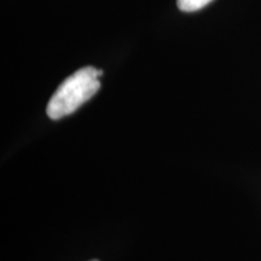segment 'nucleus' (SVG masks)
I'll list each match as a JSON object with an SVG mask.
<instances>
[{
  "label": "nucleus",
  "instance_id": "nucleus-1",
  "mask_svg": "<svg viewBox=\"0 0 261 261\" xmlns=\"http://www.w3.org/2000/svg\"><path fill=\"white\" fill-rule=\"evenodd\" d=\"M100 75H103L102 70L93 67H85L67 77L52 94L47 104L48 117L60 120L76 112L98 92L100 87Z\"/></svg>",
  "mask_w": 261,
  "mask_h": 261
},
{
  "label": "nucleus",
  "instance_id": "nucleus-2",
  "mask_svg": "<svg viewBox=\"0 0 261 261\" xmlns=\"http://www.w3.org/2000/svg\"><path fill=\"white\" fill-rule=\"evenodd\" d=\"M213 0H177L178 8L184 12H194L203 9Z\"/></svg>",
  "mask_w": 261,
  "mask_h": 261
},
{
  "label": "nucleus",
  "instance_id": "nucleus-3",
  "mask_svg": "<svg viewBox=\"0 0 261 261\" xmlns=\"http://www.w3.org/2000/svg\"><path fill=\"white\" fill-rule=\"evenodd\" d=\"M92 261H98V260H92Z\"/></svg>",
  "mask_w": 261,
  "mask_h": 261
}]
</instances>
